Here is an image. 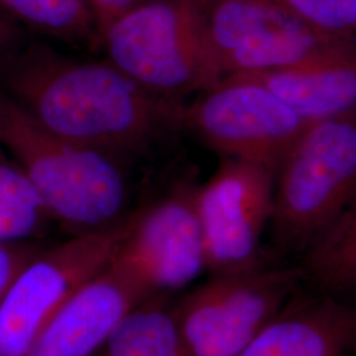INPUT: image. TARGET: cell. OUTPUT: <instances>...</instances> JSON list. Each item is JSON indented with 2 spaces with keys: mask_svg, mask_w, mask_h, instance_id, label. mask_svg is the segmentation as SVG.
<instances>
[{
  "mask_svg": "<svg viewBox=\"0 0 356 356\" xmlns=\"http://www.w3.org/2000/svg\"><path fill=\"white\" fill-rule=\"evenodd\" d=\"M140 302L138 293L106 266L65 302L24 356H91Z\"/></svg>",
  "mask_w": 356,
  "mask_h": 356,
  "instance_id": "8fae6325",
  "label": "cell"
},
{
  "mask_svg": "<svg viewBox=\"0 0 356 356\" xmlns=\"http://www.w3.org/2000/svg\"><path fill=\"white\" fill-rule=\"evenodd\" d=\"M276 173L243 160L223 159L210 178L197 186V210L204 232L207 272L227 273L263 260Z\"/></svg>",
  "mask_w": 356,
  "mask_h": 356,
  "instance_id": "9c48e42d",
  "label": "cell"
},
{
  "mask_svg": "<svg viewBox=\"0 0 356 356\" xmlns=\"http://www.w3.org/2000/svg\"><path fill=\"white\" fill-rule=\"evenodd\" d=\"M306 123L356 115V44L339 42L289 67L254 74Z\"/></svg>",
  "mask_w": 356,
  "mask_h": 356,
  "instance_id": "7c38bea8",
  "label": "cell"
},
{
  "mask_svg": "<svg viewBox=\"0 0 356 356\" xmlns=\"http://www.w3.org/2000/svg\"><path fill=\"white\" fill-rule=\"evenodd\" d=\"M99 42L110 64L170 99L222 79L198 0H144L106 26Z\"/></svg>",
  "mask_w": 356,
  "mask_h": 356,
  "instance_id": "277c9868",
  "label": "cell"
},
{
  "mask_svg": "<svg viewBox=\"0 0 356 356\" xmlns=\"http://www.w3.org/2000/svg\"><path fill=\"white\" fill-rule=\"evenodd\" d=\"M356 348V302L337 293L296 297L236 356H351Z\"/></svg>",
  "mask_w": 356,
  "mask_h": 356,
  "instance_id": "30bf717a",
  "label": "cell"
},
{
  "mask_svg": "<svg viewBox=\"0 0 356 356\" xmlns=\"http://www.w3.org/2000/svg\"><path fill=\"white\" fill-rule=\"evenodd\" d=\"M197 186L185 182L127 218L107 267L143 301L166 298L207 270Z\"/></svg>",
  "mask_w": 356,
  "mask_h": 356,
  "instance_id": "8992f818",
  "label": "cell"
},
{
  "mask_svg": "<svg viewBox=\"0 0 356 356\" xmlns=\"http://www.w3.org/2000/svg\"><path fill=\"white\" fill-rule=\"evenodd\" d=\"M38 251L17 243H0V301L16 275Z\"/></svg>",
  "mask_w": 356,
  "mask_h": 356,
  "instance_id": "ac0fdd59",
  "label": "cell"
},
{
  "mask_svg": "<svg viewBox=\"0 0 356 356\" xmlns=\"http://www.w3.org/2000/svg\"><path fill=\"white\" fill-rule=\"evenodd\" d=\"M13 16L42 33L67 41L98 38L88 0H0Z\"/></svg>",
  "mask_w": 356,
  "mask_h": 356,
  "instance_id": "9a60e30c",
  "label": "cell"
},
{
  "mask_svg": "<svg viewBox=\"0 0 356 356\" xmlns=\"http://www.w3.org/2000/svg\"><path fill=\"white\" fill-rule=\"evenodd\" d=\"M91 356H184L172 305L151 298L134 306Z\"/></svg>",
  "mask_w": 356,
  "mask_h": 356,
  "instance_id": "4fadbf2b",
  "label": "cell"
},
{
  "mask_svg": "<svg viewBox=\"0 0 356 356\" xmlns=\"http://www.w3.org/2000/svg\"><path fill=\"white\" fill-rule=\"evenodd\" d=\"M0 147L47 216L73 234L110 229L126 219L127 179L114 156L54 134L1 90Z\"/></svg>",
  "mask_w": 356,
  "mask_h": 356,
  "instance_id": "7a4b0ae2",
  "label": "cell"
},
{
  "mask_svg": "<svg viewBox=\"0 0 356 356\" xmlns=\"http://www.w3.org/2000/svg\"><path fill=\"white\" fill-rule=\"evenodd\" d=\"M272 1L321 36L356 44V0Z\"/></svg>",
  "mask_w": 356,
  "mask_h": 356,
  "instance_id": "2e32d148",
  "label": "cell"
},
{
  "mask_svg": "<svg viewBox=\"0 0 356 356\" xmlns=\"http://www.w3.org/2000/svg\"><path fill=\"white\" fill-rule=\"evenodd\" d=\"M20 32L15 26L13 17L0 6V66L20 49Z\"/></svg>",
  "mask_w": 356,
  "mask_h": 356,
  "instance_id": "ffe728a7",
  "label": "cell"
},
{
  "mask_svg": "<svg viewBox=\"0 0 356 356\" xmlns=\"http://www.w3.org/2000/svg\"><path fill=\"white\" fill-rule=\"evenodd\" d=\"M355 202L356 115L309 124L276 172V248L305 254Z\"/></svg>",
  "mask_w": 356,
  "mask_h": 356,
  "instance_id": "3957f363",
  "label": "cell"
},
{
  "mask_svg": "<svg viewBox=\"0 0 356 356\" xmlns=\"http://www.w3.org/2000/svg\"><path fill=\"white\" fill-rule=\"evenodd\" d=\"M141 1L144 0H88L97 26L98 41L101 32L106 26L118 16H120L122 13H126Z\"/></svg>",
  "mask_w": 356,
  "mask_h": 356,
  "instance_id": "d6986e66",
  "label": "cell"
},
{
  "mask_svg": "<svg viewBox=\"0 0 356 356\" xmlns=\"http://www.w3.org/2000/svg\"><path fill=\"white\" fill-rule=\"evenodd\" d=\"M0 201L41 204V201L28 182L26 176L15 164H8L0 157ZM44 209V207H42Z\"/></svg>",
  "mask_w": 356,
  "mask_h": 356,
  "instance_id": "e0dca14e",
  "label": "cell"
},
{
  "mask_svg": "<svg viewBox=\"0 0 356 356\" xmlns=\"http://www.w3.org/2000/svg\"><path fill=\"white\" fill-rule=\"evenodd\" d=\"M127 219L33 254L0 301V356H24L65 302L106 267Z\"/></svg>",
  "mask_w": 356,
  "mask_h": 356,
  "instance_id": "ba28073f",
  "label": "cell"
},
{
  "mask_svg": "<svg viewBox=\"0 0 356 356\" xmlns=\"http://www.w3.org/2000/svg\"><path fill=\"white\" fill-rule=\"evenodd\" d=\"M0 90L54 134L113 156L144 149L184 124L181 103L141 88L107 60L40 47L0 66Z\"/></svg>",
  "mask_w": 356,
  "mask_h": 356,
  "instance_id": "6da1fadb",
  "label": "cell"
},
{
  "mask_svg": "<svg viewBox=\"0 0 356 356\" xmlns=\"http://www.w3.org/2000/svg\"><path fill=\"white\" fill-rule=\"evenodd\" d=\"M184 126L223 159L248 161L276 173L309 123L263 83L229 76L185 107Z\"/></svg>",
  "mask_w": 356,
  "mask_h": 356,
  "instance_id": "52a82bcc",
  "label": "cell"
},
{
  "mask_svg": "<svg viewBox=\"0 0 356 356\" xmlns=\"http://www.w3.org/2000/svg\"><path fill=\"white\" fill-rule=\"evenodd\" d=\"M301 267L260 263L211 275L172 305L184 356H236L297 297Z\"/></svg>",
  "mask_w": 356,
  "mask_h": 356,
  "instance_id": "5b68a950",
  "label": "cell"
},
{
  "mask_svg": "<svg viewBox=\"0 0 356 356\" xmlns=\"http://www.w3.org/2000/svg\"><path fill=\"white\" fill-rule=\"evenodd\" d=\"M301 268L323 292L356 288V202L304 254Z\"/></svg>",
  "mask_w": 356,
  "mask_h": 356,
  "instance_id": "5bb4252c",
  "label": "cell"
}]
</instances>
